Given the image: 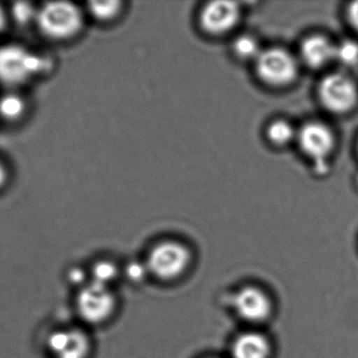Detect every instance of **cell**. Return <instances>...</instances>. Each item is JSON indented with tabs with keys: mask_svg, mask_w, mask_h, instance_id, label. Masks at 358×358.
Listing matches in <instances>:
<instances>
[{
	"mask_svg": "<svg viewBox=\"0 0 358 358\" xmlns=\"http://www.w3.org/2000/svg\"><path fill=\"white\" fill-rule=\"evenodd\" d=\"M52 69V60L18 43L0 46V84L17 90Z\"/></svg>",
	"mask_w": 358,
	"mask_h": 358,
	"instance_id": "6da1fadb",
	"label": "cell"
},
{
	"mask_svg": "<svg viewBox=\"0 0 358 358\" xmlns=\"http://www.w3.org/2000/svg\"><path fill=\"white\" fill-rule=\"evenodd\" d=\"M45 39L64 42L77 37L84 25V15L77 4L69 1H50L38 6L35 22Z\"/></svg>",
	"mask_w": 358,
	"mask_h": 358,
	"instance_id": "7a4b0ae2",
	"label": "cell"
},
{
	"mask_svg": "<svg viewBox=\"0 0 358 358\" xmlns=\"http://www.w3.org/2000/svg\"><path fill=\"white\" fill-rule=\"evenodd\" d=\"M317 98L323 109L336 116L355 111L358 105V85L347 74H328L317 86Z\"/></svg>",
	"mask_w": 358,
	"mask_h": 358,
	"instance_id": "3957f363",
	"label": "cell"
},
{
	"mask_svg": "<svg viewBox=\"0 0 358 358\" xmlns=\"http://www.w3.org/2000/svg\"><path fill=\"white\" fill-rule=\"evenodd\" d=\"M191 252L176 241H165L151 249L147 260L149 273L162 281L178 279L191 264Z\"/></svg>",
	"mask_w": 358,
	"mask_h": 358,
	"instance_id": "277c9868",
	"label": "cell"
},
{
	"mask_svg": "<svg viewBox=\"0 0 358 358\" xmlns=\"http://www.w3.org/2000/svg\"><path fill=\"white\" fill-rule=\"evenodd\" d=\"M255 62L259 78L275 88L292 84L298 77L300 69L296 57L281 48L263 50Z\"/></svg>",
	"mask_w": 358,
	"mask_h": 358,
	"instance_id": "5b68a950",
	"label": "cell"
},
{
	"mask_svg": "<svg viewBox=\"0 0 358 358\" xmlns=\"http://www.w3.org/2000/svg\"><path fill=\"white\" fill-rule=\"evenodd\" d=\"M115 306L117 301L109 287L92 282L80 288L76 298L78 315L90 325H99L106 322L115 312Z\"/></svg>",
	"mask_w": 358,
	"mask_h": 358,
	"instance_id": "8992f818",
	"label": "cell"
},
{
	"mask_svg": "<svg viewBox=\"0 0 358 358\" xmlns=\"http://www.w3.org/2000/svg\"><path fill=\"white\" fill-rule=\"evenodd\" d=\"M299 146L305 156L323 167L336 146V137L329 125L320 121L305 123L296 134Z\"/></svg>",
	"mask_w": 358,
	"mask_h": 358,
	"instance_id": "52a82bcc",
	"label": "cell"
},
{
	"mask_svg": "<svg viewBox=\"0 0 358 358\" xmlns=\"http://www.w3.org/2000/svg\"><path fill=\"white\" fill-rule=\"evenodd\" d=\"M46 348L54 358H87L92 343L87 333L79 328H59L48 334Z\"/></svg>",
	"mask_w": 358,
	"mask_h": 358,
	"instance_id": "ba28073f",
	"label": "cell"
},
{
	"mask_svg": "<svg viewBox=\"0 0 358 358\" xmlns=\"http://www.w3.org/2000/svg\"><path fill=\"white\" fill-rule=\"evenodd\" d=\"M231 306L240 319L248 323L266 322L273 313V302L266 292L255 286H246L233 296Z\"/></svg>",
	"mask_w": 358,
	"mask_h": 358,
	"instance_id": "9c48e42d",
	"label": "cell"
},
{
	"mask_svg": "<svg viewBox=\"0 0 358 358\" xmlns=\"http://www.w3.org/2000/svg\"><path fill=\"white\" fill-rule=\"evenodd\" d=\"M240 15L241 10L236 2H208L200 12V25L208 33L221 35L236 27Z\"/></svg>",
	"mask_w": 358,
	"mask_h": 358,
	"instance_id": "30bf717a",
	"label": "cell"
},
{
	"mask_svg": "<svg viewBox=\"0 0 358 358\" xmlns=\"http://www.w3.org/2000/svg\"><path fill=\"white\" fill-rule=\"evenodd\" d=\"M336 44L327 36L313 34L303 40L300 46L301 61L308 69H321L336 61Z\"/></svg>",
	"mask_w": 358,
	"mask_h": 358,
	"instance_id": "8fae6325",
	"label": "cell"
},
{
	"mask_svg": "<svg viewBox=\"0 0 358 358\" xmlns=\"http://www.w3.org/2000/svg\"><path fill=\"white\" fill-rule=\"evenodd\" d=\"M271 354L268 338L259 332L240 334L231 345L233 358H269Z\"/></svg>",
	"mask_w": 358,
	"mask_h": 358,
	"instance_id": "7c38bea8",
	"label": "cell"
},
{
	"mask_svg": "<svg viewBox=\"0 0 358 358\" xmlns=\"http://www.w3.org/2000/svg\"><path fill=\"white\" fill-rule=\"evenodd\" d=\"M27 111V100L16 90H8L0 95V119L8 123H16L24 117Z\"/></svg>",
	"mask_w": 358,
	"mask_h": 358,
	"instance_id": "4fadbf2b",
	"label": "cell"
},
{
	"mask_svg": "<svg viewBox=\"0 0 358 358\" xmlns=\"http://www.w3.org/2000/svg\"><path fill=\"white\" fill-rule=\"evenodd\" d=\"M296 134L292 124L286 120H275L269 124L266 130V136L273 144L277 146H285L292 140L296 139Z\"/></svg>",
	"mask_w": 358,
	"mask_h": 358,
	"instance_id": "5bb4252c",
	"label": "cell"
},
{
	"mask_svg": "<svg viewBox=\"0 0 358 358\" xmlns=\"http://www.w3.org/2000/svg\"><path fill=\"white\" fill-rule=\"evenodd\" d=\"M234 53L236 56L244 60H254L262 53L260 43L256 38L250 35H242L238 37L233 43Z\"/></svg>",
	"mask_w": 358,
	"mask_h": 358,
	"instance_id": "9a60e30c",
	"label": "cell"
},
{
	"mask_svg": "<svg viewBox=\"0 0 358 358\" xmlns=\"http://www.w3.org/2000/svg\"><path fill=\"white\" fill-rule=\"evenodd\" d=\"M336 61L345 67H357L358 65V42L357 40L345 39L336 44Z\"/></svg>",
	"mask_w": 358,
	"mask_h": 358,
	"instance_id": "2e32d148",
	"label": "cell"
},
{
	"mask_svg": "<svg viewBox=\"0 0 358 358\" xmlns=\"http://www.w3.org/2000/svg\"><path fill=\"white\" fill-rule=\"evenodd\" d=\"M37 13L38 6L27 1L14 2L10 10V18L21 27H25L31 23L35 25Z\"/></svg>",
	"mask_w": 358,
	"mask_h": 358,
	"instance_id": "e0dca14e",
	"label": "cell"
},
{
	"mask_svg": "<svg viewBox=\"0 0 358 358\" xmlns=\"http://www.w3.org/2000/svg\"><path fill=\"white\" fill-rule=\"evenodd\" d=\"M119 270L117 267L110 261H100L92 266V283L109 287L113 282L117 280Z\"/></svg>",
	"mask_w": 358,
	"mask_h": 358,
	"instance_id": "ac0fdd59",
	"label": "cell"
},
{
	"mask_svg": "<svg viewBox=\"0 0 358 358\" xmlns=\"http://www.w3.org/2000/svg\"><path fill=\"white\" fill-rule=\"evenodd\" d=\"M88 12L99 21H109L121 11L120 1H92L88 4Z\"/></svg>",
	"mask_w": 358,
	"mask_h": 358,
	"instance_id": "d6986e66",
	"label": "cell"
},
{
	"mask_svg": "<svg viewBox=\"0 0 358 358\" xmlns=\"http://www.w3.org/2000/svg\"><path fill=\"white\" fill-rule=\"evenodd\" d=\"M147 273H149L147 265L140 262H131L126 267V275L134 283H141L146 279Z\"/></svg>",
	"mask_w": 358,
	"mask_h": 358,
	"instance_id": "ffe728a7",
	"label": "cell"
},
{
	"mask_svg": "<svg viewBox=\"0 0 358 358\" xmlns=\"http://www.w3.org/2000/svg\"><path fill=\"white\" fill-rule=\"evenodd\" d=\"M346 18L349 25L358 33V0L351 2L347 6Z\"/></svg>",
	"mask_w": 358,
	"mask_h": 358,
	"instance_id": "44dd1931",
	"label": "cell"
},
{
	"mask_svg": "<svg viewBox=\"0 0 358 358\" xmlns=\"http://www.w3.org/2000/svg\"><path fill=\"white\" fill-rule=\"evenodd\" d=\"M69 279L71 280V283L77 284L80 288L83 287L86 283V275L82 269L73 268L69 271Z\"/></svg>",
	"mask_w": 358,
	"mask_h": 358,
	"instance_id": "7402d4cb",
	"label": "cell"
},
{
	"mask_svg": "<svg viewBox=\"0 0 358 358\" xmlns=\"http://www.w3.org/2000/svg\"><path fill=\"white\" fill-rule=\"evenodd\" d=\"M8 179H10V172H8V166L0 160V191L6 186Z\"/></svg>",
	"mask_w": 358,
	"mask_h": 358,
	"instance_id": "603a6c76",
	"label": "cell"
},
{
	"mask_svg": "<svg viewBox=\"0 0 358 358\" xmlns=\"http://www.w3.org/2000/svg\"><path fill=\"white\" fill-rule=\"evenodd\" d=\"M8 25V13L0 4V34L6 29Z\"/></svg>",
	"mask_w": 358,
	"mask_h": 358,
	"instance_id": "cb8c5ba5",
	"label": "cell"
},
{
	"mask_svg": "<svg viewBox=\"0 0 358 358\" xmlns=\"http://www.w3.org/2000/svg\"><path fill=\"white\" fill-rule=\"evenodd\" d=\"M357 153H358V143H357Z\"/></svg>",
	"mask_w": 358,
	"mask_h": 358,
	"instance_id": "d4e9b609",
	"label": "cell"
}]
</instances>
